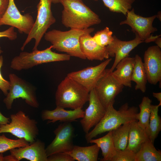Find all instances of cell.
Instances as JSON below:
<instances>
[{
    "label": "cell",
    "instance_id": "836d02e7",
    "mask_svg": "<svg viewBox=\"0 0 161 161\" xmlns=\"http://www.w3.org/2000/svg\"><path fill=\"white\" fill-rule=\"evenodd\" d=\"M48 161H75L68 153L61 152L55 153L48 157Z\"/></svg>",
    "mask_w": 161,
    "mask_h": 161
},
{
    "label": "cell",
    "instance_id": "484cf974",
    "mask_svg": "<svg viewBox=\"0 0 161 161\" xmlns=\"http://www.w3.org/2000/svg\"><path fill=\"white\" fill-rule=\"evenodd\" d=\"M160 106L159 104L151 105L149 124L145 129L148 139L153 143L161 130V119L158 114Z\"/></svg>",
    "mask_w": 161,
    "mask_h": 161
},
{
    "label": "cell",
    "instance_id": "4316f807",
    "mask_svg": "<svg viewBox=\"0 0 161 161\" xmlns=\"http://www.w3.org/2000/svg\"><path fill=\"white\" fill-rule=\"evenodd\" d=\"M131 122L125 123L111 131L114 145L117 151L127 147Z\"/></svg>",
    "mask_w": 161,
    "mask_h": 161
},
{
    "label": "cell",
    "instance_id": "7c38bea8",
    "mask_svg": "<svg viewBox=\"0 0 161 161\" xmlns=\"http://www.w3.org/2000/svg\"><path fill=\"white\" fill-rule=\"evenodd\" d=\"M126 19L120 22V25L127 24L131 29V30L137 34L143 42L146 41L157 31V29L153 26V23L156 18V15L149 17H144L136 14L134 8L128 11Z\"/></svg>",
    "mask_w": 161,
    "mask_h": 161
},
{
    "label": "cell",
    "instance_id": "ffe728a7",
    "mask_svg": "<svg viewBox=\"0 0 161 161\" xmlns=\"http://www.w3.org/2000/svg\"><path fill=\"white\" fill-rule=\"evenodd\" d=\"M135 62L134 57H126L118 63L116 69L112 72L114 78L124 86L131 87V77Z\"/></svg>",
    "mask_w": 161,
    "mask_h": 161
},
{
    "label": "cell",
    "instance_id": "f546056e",
    "mask_svg": "<svg viewBox=\"0 0 161 161\" xmlns=\"http://www.w3.org/2000/svg\"><path fill=\"white\" fill-rule=\"evenodd\" d=\"M23 138L12 139L6 137L4 134L0 135V153H2L12 149L24 147L29 144Z\"/></svg>",
    "mask_w": 161,
    "mask_h": 161
},
{
    "label": "cell",
    "instance_id": "603a6c76",
    "mask_svg": "<svg viewBox=\"0 0 161 161\" xmlns=\"http://www.w3.org/2000/svg\"><path fill=\"white\" fill-rule=\"evenodd\" d=\"M100 148L95 144L82 147L74 145L71 151L67 153L75 160L78 161H97Z\"/></svg>",
    "mask_w": 161,
    "mask_h": 161
},
{
    "label": "cell",
    "instance_id": "5b68a950",
    "mask_svg": "<svg viewBox=\"0 0 161 161\" xmlns=\"http://www.w3.org/2000/svg\"><path fill=\"white\" fill-rule=\"evenodd\" d=\"M52 46L43 50H32L31 52H22L12 59L11 68L17 71L28 69L44 63L69 60L71 56L67 54H61L52 51Z\"/></svg>",
    "mask_w": 161,
    "mask_h": 161
},
{
    "label": "cell",
    "instance_id": "d6a6232c",
    "mask_svg": "<svg viewBox=\"0 0 161 161\" xmlns=\"http://www.w3.org/2000/svg\"><path fill=\"white\" fill-rule=\"evenodd\" d=\"M2 51L0 47V54ZM3 62V58L2 56H0V89L4 95L6 96L8 93L10 86L9 81L5 80L2 77L1 72V68Z\"/></svg>",
    "mask_w": 161,
    "mask_h": 161
},
{
    "label": "cell",
    "instance_id": "d590c367",
    "mask_svg": "<svg viewBox=\"0 0 161 161\" xmlns=\"http://www.w3.org/2000/svg\"><path fill=\"white\" fill-rule=\"evenodd\" d=\"M9 0H0V20L3 17L7 10Z\"/></svg>",
    "mask_w": 161,
    "mask_h": 161
},
{
    "label": "cell",
    "instance_id": "f1b7e54d",
    "mask_svg": "<svg viewBox=\"0 0 161 161\" xmlns=\"http://www.w3.org/2000/svg\"><path fill=\"white\" fill-rule=\"evenodd\" d=\"M104 5L112 12L122 13L126 16L132 9L135 0H102Z\"/></svg>",
    "mask_w": 161,
    "mask_h": 161
},
{
    "label": "cell",
    "instance_id": "8d00e7d4",
    "mask_svg": "<svg viewBox=\"0 0 161 161\" xmlns=\"http://www.w3.org/2000/svg\"><path fill=\"white\" fill-rule=\"evenodd\" d=\"M10 119L4 116L0 111V125L6 124L10 123Z\"/></svg>",
    "mask_w": 161,
    "mask_h": 161
},
{
    "label": "cell",
    "instance_id": "6da1fadb",
    "mask_svg": "<svg viewBox=\"0 0 161 161\" xmlns=\"http://www.w3.org/2000/svg\"><path fill=\"white\" fill-rule=\"evenodd\" d=\"M63 7L61 22L66 28L83 29L99 24V16L82 0H61Z\"/></svg>",
    "mask_w": 161,
    "mask_h": 161
},
{
    "label": "cell",
    "instance_id": "ee69618b",
    "mask_svg": "<svg viewBox=\"0 0 161 161\" xmlns=\"http://www.w3.org/2000/svg\"><path fill=\"white\" fill-rule=\"evenodd\" d=\"M95 0V1H97V0Z\"/></svg>",
    "mask_w": 161,
    "mask_h": 161
},
{
    "label": "cell",
    "instance_id": "44dd1931",
    "mask_svg": "<svg viewBox=\"0 0 161 161\" xmlns=\"http://www.w3.org/2000/svg\"><path fill=\"white\" fill-rule=\"evenodd\" d=\"M148 139L145 129L138 123L137 120L131 122L128 143L126 148L136 154L142 144Z\"/></svg>",
    "mask_w": 161,
    "mask_h": 161
},
{
    "label": "cell",
    "instance_id": "9c48e42d",
    "mask_svg": "<svg viewBox=\"0 0 161 161\" xmlns=\"http://www.w3.org/2000/svg\"><path fill=\"white\" fill-rule=\"evenodd\" d=\"M124 86L114 78L109 69L98 81L94 89L103 105L106 109L114 105L116 97L122 91Z\"/></svg>",
    "mask_w": 161,
    "mask_h": 161
},
{
    "label": "cell",
    "instance_id": "7bdbcfd3",
    "mask_svg": "<svg viewBox=\"0 0 161 161\" xmlns=\"http://www.w3.org/2000/svg\"><path fill=\"white\" fill-rule=\"evenodd\" d=\"M0 161H4V156L2 153H0Z\"/></svg>",
    "mask_w": 161,
    "mask_h": 161
},
{
    "label": "cell",
    "instance_id": "9a60e30c",
    "mask_svg": "<svg viewBox=\"0 0 161 161\" xmlns=\"http://www.w3.org/2000/svg\"><path fill=\"white\" fill-rule=\"evenodd\" d=\"M143 65L147 81L156 85L161 80V50L157 45L149 47L145 52Z\"/></svg>",
    "mask_w": 161,
    "mask_h": 161
},
{
    "label": "cell",
    "instance_id": "4dcf8cb0",
    "mask_svg": "<svg viewBox=\"0 0 161 161\" xmlns=\"http://www.w3.org/2000/svg\"><path fill=\"white\" fill-rule=\"evenodd\" d=\"M113 32L109 27L97 31L92 37L93 39L99 46L106 47L110 44L114 40Z\"/></svg>",
    "mask_w": 161,
    "mask_h": 161
},
{
    "label": "cell",
    "instance_id": "83f0119b",
    "mask_svg": "<svg viewBox=\"0 0 161 161\" xmlns=\"http://www.w3.org/2000/svg\"><path fill=\"white\" fill-rule=\"evenodd\" d=\"M151 100L148 97L145 96L139 105L140 111L137 115L138 123L146 129L148 126L151 113Z\"/></svg>",
    "mask_w": 161,
    "mask_h": 161
},
{
    "label": "cell",
    "instance_id": "ac0fdd59",
    "mask_svg": "<svg viewBox=\"0 0 161 161\" xmlns=\"http://www.w3.org/2000/svg\"><path fill=\"white\" fill-rule=\"evenodd\" d=\"M84 114V111L82 108L68 110L56 106L52 110H43L41 113V117L42 120H48L49 123H54L57 121L71 123L83 118Z\"/></svg>",
    "mask_w": 161,
    "mask_h": 161
},
{
    "label": "cell",
    "instance_id": "d4e9b609",
    "mask_svg": "<svg viewBox=\"0 0 161 161\" xmlns=\"http://www.w3.org/2000/svg\"><path fill=\"white\" fill-rule=\"evenodd\" d=\"M161 152L149 139L143 143L136 153L135 161H161Z\"/></svg>",
    "mask_w": 161,
    "mask_h": 161
},
{
    "label": "cell",
    "instance_id": "d6986e66",
    "mask_svg": "<svg viewBox=\"0 0 161 161\" xmlns=\"http://www.w3.org/2000/svg\"><path fill=\"white\" fill-rule=\"evenodd\" d=\"M90 34H84L80 38V48L86 59L91 61H101L109 58V56L106 47H102L98 45Z\"/></svg>",
    "mask_w": 161,
    "mask_h": 161
},
{
    "label": "cell",
    "instance_id": "ab89813d",
    "mask_svg": "<svg viewBox=\"0 0 161 161\" xmlns=\"http://www.w3.org/2000/svg\"><path fill=\"white\" fill-rule=\"evenodd\" d=\"M160 36V35H159L154 41L157 45L160 48H161V38Z\"/></svg>",
    "mask_w": 161,
    "mask_h": 161
},
{
    "label": "cell",
    "instance_id": "8fae6325",
    "mask_svg": "<svg viewBox=\"0 0 161 161\" xmlns=\"http://www.w3.org/2000/svg\"><path fill=\"white\" fill-rule=\"evenodd\" d=\"M35 21L29 13L22 15L17 8L14 0H9L8 6L3 17L0 20V27L7 25L16 28L20 33L28 35Z\"/></svg>",
    "mask_w": 161,
    "mask_h": 161
},
{
    "label": "cell",
    "instance_id": "4fadbf2b",
    "mask_svg": "<svg viewBox=\"0 0 161 161\" xmlns=\"http://www.w3.org/2000/svg\"><path fill=\"white\" fill-rule=\"evenodd\" d=\"M112 60V58H109L97 65L72 72L67 76L80 84L90 92L94 89L98 81L104 74L106 66Z\"/></svg>",
    "mask_w": 161,
    "mask_h": 161
},
{
    "label": "cell",
    "instance_id": "5bb4252c",
    "mask_svg": "<svg viewBox=\"0 0 161 161\" xmlns=\"http://www.w3.org/2000/svg\"><path fill=\"white\" fill-rule=\"evenodd\" d=\"M89 105L84 111L80 123L84 132L88 133L101 120L106 112L104 107L99 99L94 89L89 92Z\"/></svg>",
    "mask_w": 161,
    "mask_h": 161
},
{
    "label": "cell",
    "instance_id": "2e32d148",
    "mask_svg": "<svg viewBox=\"0 0 161 161\" xmlns=\"http://www.w3.org/2000/svg\"><path fill=\"white\" fill-rule=\"evenodd\" d=\"M112 42L106 46L109 57H115L111 68V72L113 71L118 63L123 59L129 57L130 52L140 44L143 42L138 36L135 34V38L129 41H123L114 35Z\"/></svg>",
    "mask_w": 161,
    "mask_h": 161
},
{
    "label": "cell",
    "instance_id": "e0dca14e",
    "mask_svg": "<svg viewBox=\"0 0 161 161\" xmlns=\"http://www.w3.org/2000/svg\"><path fill=\"white\" fill-rule=\"evenodd\" d=\"M10 152L17 161L23 159L30 161H48L45 143L39 139L25 146L11 150Z\"/></svg>",
    "mask_w": 161,
    "mask_h": 161
},
{
    "label": "cell",
    "instance_id": "74e56055",
    "mask_svg": "<svg viewBox=\"0 0 161 161\" xmlns=\"http://www.w3.org/2000/svg\"><path fill=\"white\" fill-rule=\"evenodd\" d=\"M4 161H17V160L14 156L10 154L4 157Z\"/></svg>",
    "mask_w": 161,
    "mask_h": 161
},
{
    "label": "cell",
    "instance_id": "30bf717a",
    "mask_svg": "<svg viewBox=\"0 0 161 161\" xmlns=\"http://www.w3.org/2000/svg\"><path fill=\"white\" fill-rule=\"evenodd\" d=\"M55 138L46 148L48 157L55 153H68L72 151L74 146L73 139L74 128L71 123H63L54 130Z\"/></svg>",
    "mask_w": 161,
    "mask_h": 161
},
{
    "label": "cell",
    "instance_id": "ba28073f",
    "mask_svg": "<svg viewBox=\"0 0 161 161\" xmlns=\"http://www.w3.org/2000/svg\"><path fill=\"white\" fill-rule=\"evenodd\" d=\"M10 86L9 92L3 100L8 110L11 109L14 100L21 98L26 103L35 108L39 106L35 90L32 86L14 73L9 75Z\"/></svg>",
    "mask_w": 161,
    "mask_h": 161
},
{
    "label": "cell",
    "instance_id": "8992f818",
    "mask_svg": "<svg viewBox=\"0 0 161 161\" xmlns=\"http://www.w3.org/2000/svg\"><path fill=\"white\" fill-rule=\"evenodd\" d=\"M11 121L0 125V134L8 133L18 138H23L31 143L39 134L37 121L30 118L22 111L10 115Z\"/></svg>",
    "mask_w": 161,
    "mask_h": 161
},
{
    "label": "cell",
    "instance_id": "60d3db41",
    "mask_svg": "<svg viewBox=\"0 0 161 161\" xmlns=\"http://www.w3.org/2000/svg\"><path fill=\"white\" fill-rule=\"evenodd\" d=\"M161 11H159L157 14L156 15V18H158V19L161 21Z\"/></svg>",
    "mask_w": 161,
    "mask_h": 161
},
{
    "label": "cell",
    "instance_id": "f35d334b",
    "mask_svg": "<svg viewBox=\"0 0 161 161\" xmlns=\"http://www.w3.org/2000/svg\"><path fill=\"white\" fill-rule=\"evenodd\" d=\"M153 96L156 98L158 101L159 102V104L161 106V92H153Z\"/></svg>",
    "mask_w": 161,
    "mask_h": 161
},
{
    "label": "cell",
    "instance_id": "7402d4cb",
    "mask_svg": "<svg viewBox=\"0 0 161 161\" xmlns=\"http://www.w3.org/2000/svg\"><path fill=\"white\" fill-rule=\"evenodd\" d=\"M89 143L96 144L101 149L103 157L101 161H112L117 150L114 145L111 131H109L103 137L92 139Z\"/></svg>",
    "mask_w": 161,
    "mask_h": 161
},
{
    "label": "cell",
    "instance_id": "b9f144b4",
    "mask_svg": "<svg viewBox=\"0 0 161 161\" xmlns=\"http://www.w3.org/2000/svg\"><path fill=\"white\" fill-rule=\"evenodd\" d=\"M52 3L55 4L60 3L61 0H52Z\"/></svg>",
    "mask_w": 161,
    "mask_h": 161
},
{
    "label": "cell",
    "instance_id": "7a4b0ae2",
    "mask_svg": "<svg viewBox=\"0 0 161 161\" xmlns=\"http://www.w3.org/2000/svg\"><path fill=\"white\" fill-rule=\"evenodd\" d=\"M94 30L90 27L83 29L71 28L64 31L53 29L47 32L44 36L52 44V49L65 52L71 56L86 59L80 48V38L82 35L91 34Z\"/></svg>",
    "mask_w": 161,
    "mask_h": 161
},
{
    "label": "cell",
    "instance_id": "e575fe53",
    "mask_svg": "<svg viewBox=\"0 0 161 161\" xmlns=\"http://www.w3.org/2000/svg\"><path fill=\"white\" fill-rule=\"evenodd\" d=\"M14 28L13 27H10L4 31H0V38L5 37L11 41L16 40L17 37V33L14 30Z\"/></svg>",
    "mask_w": 161,
    "mask_h": 161
},
{
    "label": "cell",
    "instance_id": "1f68e13d",
    "mask_svg": "<svg viewBox=\"0 0 161 161\" xmlns=\"http://www.w3.org/2000/svg\"><path fill=\"white\" fill-rule=\"evenodd\" d=\"M136 154L127 148L123 150H117L112 161H135Z\"/></svg>",
    "mask_w": 161,
    "mask_h": 161
},
{
    "label": "cell",
    "instance_id": "52a82bcc",
    "mask_svg": "<svg viewBox=\"0 0 161 161\" xmlns=\"http://www.w3.org/2000/svg\"><path fill=\"white\" fill-rule=\"evenodd\" d=\"M52 0H40L37 6V15L34 25L21 48L23 51L31 41L35 40L32 50L37 49L47 30L56 22L51 9Z\"/></svg>",
    "mask_w": 161,
    "mask_h": 161
},
{
    "label": "cell",
    "instance_id": "3957f363",
    "mask_svg": "<svg viewBox=\"0 0 161 161\" xmlns=\"http://www.w3.org/2000/svg\"><path fill=\"white\" fill-rule=\"evenodd\" d=\"M113 105L111 104L107 107L100 121L92 130L86 134L85 138L88 143L98 135L111 131L125 123L137 120V107H130L127 103H126L117 110Z\"/></svg>",
    "mask_w": 161,
    "mask_h": 161
},
{
    "label": "cell",
    "instance_id": "277c9868",
    "mask_svg": "<svg viewBox=\"0 0 161 161\" xmlns=\"http://www.w3.org/2000/svg\"><path fill=\"white\" fill-rule=\"evenodd\" d=\"M89 92L66 76L58 85L55 94L56 106L72 109L82 108L89 101Z\"/></svg>",
    "mask_w": 161,
    "mask_h": 161
},
{
    "label": "cell",
    "instance_id": "cb8c5ba5",
    "mask_svg": "<svg viewBox=\"0 0 161 161\" xmlns=\"http://www.w3.org/2000/svg\"><path fill=\"white\" fill-rule=\"evenodd\" d=\"M134 58L135 64L131 77V81L134 82L136 90H139L145 93L146 89L147 81V74L141 58L138 54Z\"/></svg>",
    "mask_w": 161,
    "mask_h": 161
}]
</instances>
